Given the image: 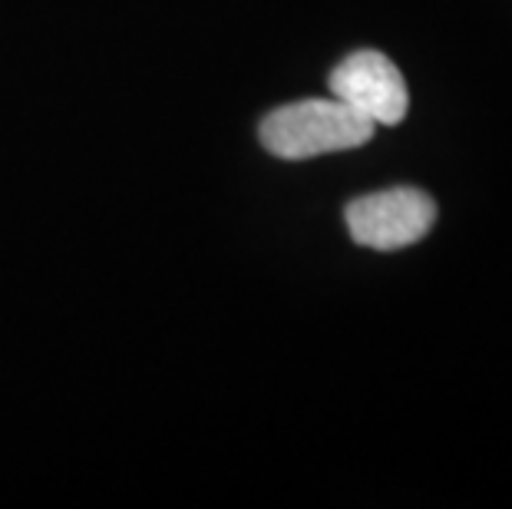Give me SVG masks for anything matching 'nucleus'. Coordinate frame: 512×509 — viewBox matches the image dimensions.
I'll use <instances>...</instances> for the list:
<instances>
[{"mask_svg": "<svg viewBox=\"0 0 512 509\" xmlns=\"http://www.w3.org/2000/svg\"><path fill=\"white\" fill-rule=\"evenodd\" d=\"M374 123L344 100H298L278 106L258 126L261 146L278 159H314L370 143Z\"/></svg>", "mask_w": 512, "mask_h": 509, "instance_id": "1", "label": "nucleus"}, {"mask_svg": "<svg viewBox=\"0 0 512 509\" xmlns=\"http://www.w3.org/2000/svg\"><path fill=\"white\" fill-rule=\"evenodd\" d=\"M344 222L357 245L377 248V252H397V248L427 238L433 222H437V202L423 189H384L347 202Z\"/></svg>", "mask_w": 512, "mask_h": 509, "instance_id": "2", "label": "nucleus"}, {"mask_svg": "<svg viewBox=\"0 0 512 509\" xmlns=\"http://www.w3.org/2000/svg\"><path fill=\"white\" fill-rule=\"evenodd\" d=\"M331 93L374 126H397L407 116L410 93L394 60L377 50H357L331 73Z\"/></svg>", "mask_w": 512, "mask_h": 509, "instance_id": "3", "label": "nucleus"}]
</instances>
